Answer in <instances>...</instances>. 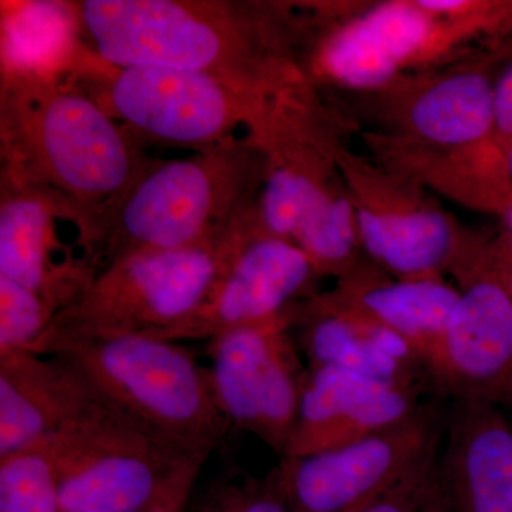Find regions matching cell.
<instances>
[{"mask_svg":"<svg viewBox=\"0 0 512 512\" xmlns=\"http://www.w3.org/2000/svg\"><path fill=\"white\" fill-rule=\"evenodd\" d=\"M77 32L114 67L208 74L274 99L306 74L311 20L281 3L232 0L69 2Z\"/></svg>","mask_w":512,"mask_h":512,"instance_id":"cell-1","label":"cell"},{"mask_svg":"<svg viewBox=\"0 0 512 512\" xmlns=\"http://www.w3.org/2000/svg\"><path fill=\"white\" fill-rule=\"evenodd\" d=\"M0 107L2 175L55 191L76 211V225L156 163L70 72L3 69Z\"/></svg>","mask_w":512,"mask_h":512,"instance_id":"cell-2","label":"cell"},{"mask_svg":"<svg viewBox=\"0 0 512 512\" xmlns=\"http://www.w3.org/2000/svg\"><path fill=\"white\" fill-rule=\"evenodd\" d=\"M319 8L306 74L323 89L379 92L512 40V0H390Z\"/></svg>","mask_w":512,"mask_h":512,"instance_id":"cell-3","label":"cell"},{"mask_svg":"<svg viewBox=\"0 0 512 512\" xmlns=\"http://www.w3.org/2000/svg\"><path fill=\"white\" fill-rule=\"evenodd\" d=\"M264 171V153L249 134L185 160L156 161L79 225L83 259L97 275L121 256L227 237L258 217Z\"/></svg>","mask_w":512,"mask_h":512,"instance_id":"cell-4","label":"cell"},{"mask_svg":"<svg viewBox=\"0 0 512 512\" xmlns=\"http://www.w3.org/2000/svg\"><path fill=\"white\" fill-rule=\"evenodd\" d=\"M55 356L90 384L101 402L168 446L208 457L229 426L210 372L177 342L141 335L56 339Z\"/></svg>","mask_w":512,"mask_h":512,"instance_id":"cell-5","label":"cell"},{"mask_svg":"<svg viewBox=\"0 0 512 512\" xmlns=\"http://www.w3.org/2000/svg\"><path fill=\"white\" fill-rule=\"evenodd\" d=\"M256 220L207 244L121 256L94 276L82 295L56 316L50 342L76 336L163 332L205 302Z\"/></svg>","mask_w":512,"mask_h":512,"instance_id":"cell-6","label":"cell"},{"mask_svg":"<svg viewBox=\"0 0 512 512\" xmlns=\"http://www.w3.org/2000/svg\"><path fill=\"white\" fill-rule=\"evenodd\" d=\"M74 80L134 137L194 148L198 153L251 134L275 99L239 92L208 74L170 67H114L80 57Z\"/></svg>","mask_w":512,"mask_h":512,"instance_id":"cell-7","label":"cell"},{"mask_svg":"<svg viewBox=\"0 0 512 512\" xmlns=\"http://www.w3.org/2000/svg\"><path fill=\"white\" fill-rule=\"evenodd\" d=\"M63 512H147L192 493L208 457L168 446L101 402L55 434Z\"/></svg>","mask_w":512,"mask_h":512,"instance_id":"cell-8","label":"cell"},{"mask_svg":"<svg viewBox=\"0 0 512 512\" xmlns=\"http://www.w3.org/2000/svg\"><path fill=\"white\" fill-rule=\"evenodd\" d=\"M353 120L309 77L282 90L249 136L264 153L262 231L293 242L319 198L340 177Z\"/></svg>","mask_w":512,"mask_h":512,"instance_id":"cell-9","label":"cell"},{"mask_svg":"<svg viewBox=\"0 0 512 512\" xmlns=\"http://www.w3.org/2000/svg\"><path fill=\"white\" fill-rule=\"evenodd\" d=\"M363 251L397 279H437L453 271L476 235L460 225L426 187L377 158L340 153Z\"/></svg>","mask_w":512,"mask_h":512,"instance_id":"cell-10","label":"cell"},{"mask_svg":"<svg viewBox=\"0 0 512 512\" xmlns=\"http://www.w3.org/2000/svg\"><path fill=\"white\" fill-rule=\"evenodd\" d=\"M292 328L293 306L276 318L224 333L211 340L208 370L228 423L254 434L282 457L308 379L293 346Z\"/></svg>","mask_w":512,"mask_h":512,"instance_id":"cell-11","label":"cell"},{"mask_svg":"<svg viewBox=\"0 0 512 512\" xmlns=\"http://www.w3.org/2000/svg\"><path fill=\"white\" fill-rule=\"evenodd\" d=\"M477 237L450 272L460 298L427 367L460 402L512 403V298Z\"/></svg>","mask_w":512,"mask_h":512,"instance_id":"cell-12","label":"cell"},{"mask_svg":"<svg viewBox=\"0 0 512 512\" xmlns=\"http://www.w3.org/2000/svg\"><path fill=\"white\" fill-rule=\"evenodd\" d=\"M511 52L512 40L470 62L363 94L367 111L386 128L376 134L451 150L488 143L498 74Z\"/></svg>","mask_w":512,"mask_h":512,"instance_id":"cell-13","label":"cell"},{"mask_svg":"<svg viewBox=\"0 0 512 512\" xmlns=\"http://www.w3.org/2000/svg\"><path fill=\"white\" fill-rule=\"evenodd\" d=\"M437 450L426 414L365 440L284 458L279 481L292 512H362Z\"/></svg>","mask_w":512,"mask_h":512,"instance_id":"cell-14","label":"cell"},{"mask_svg":"<svg viewBox=\"0 0 512 512\" xmlns=\"http://www.w3.org/2000/svg\"><path fill=\"white\" fill-rule=\"evenodd\" d=\"M319 279L295 242L254 229L232 256L205 302L174 328L148 336L171 340L215 339L265 322L308 299Z\"/></svg>","mask_w":512,"mask_h":512,"instance_id":"cell-15","label":"cell"},{"mask_svg":"<svg viewBox=\"0 0 512 512\" xmlns=\"http://www.w3.org/2000/svg\"><path fill=\"white\" fill-rule=\"evenodd\" d=\"M419 413L412 387L338 369H311L284 458L335 450L400 426Z\"/></svg>","mask_w":512,"mask_h":512,"instance_id":"cell-16","label":"cell"},{"mask_svg":"<svg viewBox=\"0 0 512 512\" xmlns=\"http://www.w3.org/2000/svg\"><path fill=\"white\" fill-rule=\"evenodd\" d=\"M72 221L73 208L55 191L2 175L0 275L26 286L62 312L96 272L86 261L59 264L53 255V220Z\"/></svg>","mask_w":512,"mask_h":512,"instance_id":"cell-17","label":"cell"},{"mask_svg":"<svg viewBox=\"0 0 512 512\" xmlns=\"http://www.w3.org/2000/svg\"><path fill=\"white\" fill-rule=\"evenodd\" d=\"M100 403L59 357L0 353V457L59 433Z\"/></svg>","mask_w":512,"mask_h":512,"instance_id":"cell-18","label":"cell"},{"mask_svg":"<svg viewBox=\"0 0 512 512\" xmlns=\"http://www.w3.org/2000/svg\"><path fill=\"white\" fill-rule=\"evenodd\" d=\"M293 325L303 326V348L311 369L338 367L383 382L410 386L413 366L423 362L402 336L343 308L326 293L296 303Z\"/></svg>","mask_w":512,"mask_h":512,"instance_id":"cell-19","label":"cell"},{"mask_svg":"<svg viewBox=\"0 0 512 512\" xmlns=\"http://www.w3.org/2000/svg\"><path fill=\"white\" fill-rule=\"evenodd\" d=\"M441 471L453 512H512V421L497 404L460 402Z\"/></svg>","mask_w":512,"mask_h":512,"instance_id":"cell-20","label":"cell"},{"mask_svg":"<svg viewBox=\"0 0 512 512\" xmlns=\"http://www.w3.org/2000/svg\"><path fill=\"white\" fill-rule=\"evenodd\" d=\"M326 295L402 336L427 365L443 339L460 291L443 278L397 279L360 261Z\"/></svg>","mask_w":512,"mask_h":512,"instance_id":"cell-21","label":"cell"},{"mask_svg":"<svg viewBox=\"0 0 512 512\" xmlns=\"http://www.w3.org/2000/svg\"><path fill=\"white\" fill-rule=\"evenodd\" d=\"M3 69L69 72L82 56L69 2H30L3 13Z\"/></svg>","mask_w":512,"mask_h":512,"instance_id":"cell-22","label":"cell"},{"mask_svg":"<svg viewBox=\"0 0 512 512\" xmlns=\"http://www.w3.org/2000/svg\"><path fill=\"white\" fill-rule=\"evenodd\" d=\"M293 242L305 252L319 278H342L360 262L359 222L348 185L340 177L309 211Z\"/></svg>","mask_w":512,"mask_h":512,"instance_id":"cell-23","label":"cell"},{"mask_svg":"<svg viewBox=\"0 0 512 512\" xmlns=\"http://www.w3.org/2000/svg\"><path fill=\"white\" fill-rule=\"evenodd\" d=\"M0 512H63L55 434L0 457Z\"/></svg>","mask_w":512,"mask_h":512,"instance_id":"cell-24","label":"cell"},{"mask_svg":"<svg viewBox=\"0 0 512 512\" xmlns=\"http://www.w3.org/2000/svg\"><path fill=\"white\" fill-rule=\"evenodd\" d=\"M57 315L42 296L0 275V353L39 355Z\"/></svg>","mask_w":512,"mask_h":512,"instance_id":"cell-25","label":"cell"},{"mask_svg":"<svg viewBox=\"0 0 512 512\" xmlns=\"http://www.w3.org/2000/svg\"><path fill=\"white\" fill-rule=\"evenodd\" d=\"M362 512H453L437 450Z\"/></svg>","mask_w":512,"mask_h":512,"instance_id":"cell-26","label":"cell"},{"mask_svg":"<svg viewBox=\"0 0 512 512\" xmlns=\"http://www.w3.org/2000/svg\"><path fill=\"white\" fill-rule=\"evenodd\" d=\"M202 512H292L276 470L264 481L220 483L205 498Z\"/></svg>","mask_w":512,"mask_h":512,"instance_id":"cell-27","label":"cell"},{"mask_svg":"<svg viewBox=\"0 0 512 512\" xmlns=\"http://www.w3.org/2000/svg\"><path fill=\"white\" fill-rule=\"evenodd\" d=\"M512 143V52L498 74L495 86V123L491 144L507 153Z\"/></svg>","mask_w":512,"mask_h":512,"instance_id":"cell-28","label":"cell"},{"mask_svg":"<svg viewBox=\"0 0 512 512\" xmlns=\"http://www.w3.org/2000/svg\"><path fill=\"white\" fill-rule=\"evenodd\" d=\"M487 252L495 274L501 279L512 298V235L510 232L503 228L498 234L490 237Z\"/></svg>","mask_w":512,"mask_h":512,"instance_id":"cell-29","label":"cell"},{"mask_svg":"<svg viewBox=\"0 0 512 512\" xmlns=\"http://www.w3.org/2000/svg\"><path fill=\"white\" fill-rule=\"evenodd\" d=\"M190 497L191 493L177 495V497L170 498V500L164 501L163 504L157 505L153 510L147 512H185Z\"/></svg>","mask_w":512,"mask_h":512,"instance_id":"cell-30","label":"cell"},{"mask_svg":"<svg viewBox=\"0 0 512 512\" xmlns=\"http://www.w3.org/2000/svg\"><path fill=\"white\" fill-rule=\"evenodd\" d=\"M501 218H503L504 228L512 235V205L504 212L503 217Z\"/></svg>","mask_w":512,"mask_h":512,"instance_id":"cell-31","label":"cell"},{"mask_svg":"<svg viewBox=\"0 0 512 512\" xmlns=\"http://www.w3.org/2000/svg\"><path fill=\"white\" fill-rule=\"evenodd\" d=\"M505 160H507L508 173H510L512 183V143L511 146L508 147L507 153H505Z\"/></svg>","mask_w":512,"mask_h":512,"instance_id":"cell-32","label":"cell"},{"mask_svg":"<svg viewBox=\"0 0 512 512\" xmlns=\"http://www.w3.org/2000/svg\"><path fill=\"white\" fill-rule=\"evenodd\" d=\"M73 512H106V511H73Z\"/></svg>","mask_w":512,"mask_h":512,"instance_id":"cell-33","label":"cell"}]
</instances>
